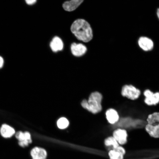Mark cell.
Here are the masks:
<instances>
[{
	"label": "cell",
	"mask_w": 159,
	"mask_h": 159,
	"mask_svg": "<svg viewBox=\"0 0 159 159\" xmlns=\"http://www.w3.org/2000/svg\"><path fill=\"white\" fill-rule=\"evenodd\" d=\"M71 31L77 39L88 43L93 38L92 29L88 22L83 19L75 20L71 25Z\"/></svg>",
	"instance_id": "cell-1"
},
{
	"label": "cell",
	"mask_w": 159,
	"mask_h": 159,
	"mask_svg": "<svg viewBox=\"0 0 159 159\" xmlns=\"http://www.w3.org/2000/svg\"><path fill=\"white\" fill-rule=\"evenodd\" d=\"M26 3L28 5H33L37 1H35V0H27V1H25Z\"/></svg>",
	"instance_id": "cell-18"
},
{
	"label": "cell",
	"mask_w": 159,
	"mask_h": 159,
	"mask_svg": "<svg viewBox=\"0 0 159 159\" xmlns=\"http://www.w3.org/2000/svg\"><path fill=\"white\" fill-rule=\"evenodd\" d=\"M102 95L98 91L93 92L89 95L88 100L84 99L81 102V106L93 114L100 112L102 110L101 102Z\"/></svg>",
	"instance_id": "cell-2"
},
{
	"label": "cell",
	"mask_w": 159,
	"mask_h": 159,
	"mask_svg": "<svg viewBox=\"0 0 159 159\" xmlns=\"http://www.w3.org/2000/svg\"><path fill=\"white\" fill-rule=\"evenodd\" d=\"M128 134L125 129H118L115 130L113 134V137L116 139L119 145L126 144L128 142Z\"/></svg>",
	"instance_id": "cell-8"
},
{
	"label": "cell",
	"mask_w": 159,
	"mask_h": 159,
	"mask_svg": "<svg viewBox=\"0 0 159 159\" xmlns=\"http://www.w3.org/2000/svg\"><path fill=\"white\" fill-rule=\"evenodd\" d=\"M15 137L18 141V144L21 148L28 147L32 143L31 135L30 132L26 131H19L15 134Z\"/></svg>",
	"instance_id": "cell-5"
},
{
	"label": "cell",
	"mask_w": 159,
	"mask_h": 159,
	"mask_svg": "<svg viewBox=\"0 0 159 159\" xmlns=\"http://www.w3.org/2000/svg\"><path fill=\"white\" fill-rule=\"evenodd\" d=\"M148 124L145 127L146 132L154 138H159V112L149 115L147 119Z\"/></svg>",
	"instance_id": "cell-3"
},
{
	"label": "cell",
	"mask_w": 159,
	"mask_h": 159,
	"mask_svg": "<svg viewBox=\"0 0 159 159\" xmlns=\"http://www.w3.org/2000/svg\"><path fill=\"white\" fill-rule=\"evenodd\" d=\"M30 155L32 159H47L48 156L46 150L39 147H35L32 149Z\"/></svg>",
	"instance_id": "cell-9"
},
{
	"label": "cell",
	"mask_w": 159,
	"mask_h": 159,
	"mask_svg": "<svg viewBox=\"0 0 159 159\" xmlns=\"http://www.w3.org/2000/svg\"><path fill=\"white\" fill-rule=\"evenodd\" d=\"M144 95L146 97L144 102L147 105L152 106L159 103V92L153 93L148 89L144 91Z\"/></svg>",
	"instance_id": "cell-7"
},
{
	"label": "cell",
	"mask_w": 159,
	"mask_h": 159,
	"mask_svg": "<svg viewBox=\"0 0 159 159\" xmlns=\"http://www.w3.org/2000/svg\"><path fill=\"white\" fill-rule=\"evenodd\" d=\"M69 120L65 117H61L57 120V126L59 129H66L69 126Z\"/></svg>",
	"instance_id": "cell-17"
},
{
	"label": "cell",
	"mask_w": 159,
	"mask_h": 159,
	"mask_svg": "<svg viewBox=\"0 0 159 159\" xmlns=\"http://www.w3.org/2000/svg\"><path fill=\"white\" fill-rule=\"evenodd\" d=\"M106 118L109 124H115L118 122L119 116L118 112L115 109L110 108L106 112Z\"/></svg>",
	"instance_id": "cell-13"
},
{
	"label": "cell",
	"mask_w": 159,
	"mask_h": 159,
	"mask_svg": "<svg viewBox=\"0 0 159 159\" xmlns=\"http://www.w3.org/2000/svg\"><path fill=\"white\" fill-rule=\"evenodd\" d=\"M0 134L3 138H11L16 134L15 130L13 127L6 124L2 125L0 128Z\"/></svg>",
	"instance_id": "cell-12"
},
{
	"label": "cell",
	"mask_w": 159,
	"mask_h": 159,
	"mask_svg": "<svg viewBox=\"0 0 159 159\" xmlns=\"http://www.w3.org/2000/svg\"><path fill=\"white\" fill-rule=\"evenodd\" d=\"M4 61L2 57L0 56V69L3 67Z\"/></svg>",
	"instance_id": "cell-19"
},
{
	"label": "cell",
	"mask_w": 159,
	"mask_h": 159,
	"mask_svg": "<svg viewBox=\"0 0 159 159\" xmlns=\"http://www.w3.org/2000/svg\"><path fill=\"white\" fill-rule=\"evenodd\" d=\"M121 94L123 97L132 100L138 99L141 94V91L132 85H125L123 87Z\"/></svg>",
	"instance_id": "cell-4"
},
{
	"label": "cell",
	"mask_w": 159,
	"mask_h": 159,
	"mask_svg": "<svg viewBox=\"0 0 159 159\" xmlns=\"http://www.w3.org/2000/svg\"><path fill=\"white\" fill-rule=\"evenodd\" d=\"M156 15L157 18L159 20V7L157 9L156 11Z\"/></svg>",
	"instance_id": "cell-20"
},
{
	"label": "cell",
	"mask_w": 159,
	"mask_h": 159,
	"mask_svg": "<svg viewBox=\"0 0 159 159\" xmlns=\"http://www.w3.org/2000/svg\"><path fill=\"white\" fill-rule=\"evenodd\" d=\"M138 43L140 48L146 52L152 51L154 48L153 41L148 37L145 36L140 37L138 39Z\"/></svg>",
	"instance_id": "cell-6"
},
{
	"label": "cell",
	"mask_w": 159,
	"mask_h": 159,
	"mask_svg": "<svg viewBox=\"0 0 159 159\" xmlns=\"http://www.w3.org/2000/svg\"><path fill=\"white\" fill-rule=\"evenodd\" d=\"M71 50L73 55L75 57H80L86 53V47L81 43H73L71 45Z\"/></svg>",
	"instance_id": "cell-11"
},
{
	"label": "cell",
	"mask_w": 159,
	"mask_h": 159,
	"mask_svg": "<svg viewBox=\"0 0 159 159\" xmlns=\"http://www.w3.org/2000/svg\"><path fill=\"white\" fill-rule=\"evenodd\" d=\"M104 144L109 149V150L116 149L119 146L118 143L113 136L109 137L105 139Z\"/></svg>",
	"instance_id": "cell-16"
},
{
	"label": "cell",
	"mask_w": 159,
	"mask_h": 159,
	"mask_svg": "<svg viewBox=\"0 0 159 159\" xmlns=\"http://www.w3.org/2000/svg\"><path fill=\"white\" fill-rule=\"evenodd\" d=\"M83 2V0H73L65 2L63 4V7L65 11H74Z\"/></svg>",
	"instance_id": "cell-14"
},
{
	"label": "cell",
	"mask_w": 159,
	"mask_h": 159,
	"mask_svg": "<svg viewBox=\"0 0 159 159\" xmlns=\"http://www.w3.org/2000/svg\"><path fill=\"white\" fill-rule=\"evenodd\" d=\"M126 151L124 148L119 146L118 148L109 151L108 156L110 159H124Z\"/></svg>",
	"instance_id": "cell-10"
},
{
	"label": "cell",
	"mask_w": 159,
	"mask_h": 159,
	"mask_svg": "<svg viewBox=\"0 0 159 159\" xmlns=\"http://www.w3.org/2000/svg\"><path fill=\"white\" fill-rule=\"evenodd\" d=\"M50 47L54 52L62 50L63 47V44L61 39L60 38L55 37L53 39L50 43Z\"/></svg>",
	"instance_id": "cell-15"
}]
</instances>
